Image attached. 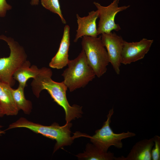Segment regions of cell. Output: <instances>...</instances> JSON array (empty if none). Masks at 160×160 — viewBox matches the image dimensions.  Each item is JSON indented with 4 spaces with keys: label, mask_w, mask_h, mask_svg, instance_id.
<instances>
[{
    "label": "cell",
    "mask_w": 160,
    "mask_h": 160,
    "mask_svg": "<svg viewBox=\"0 0 160 160\" xmlns=\"http://www.w3.org/2000/svg\"><path fill=\"white\" fill-rule=\"evenodd\" d=\"M39 70L36 65L31 66L30 61L27 60L15 72L13 77L19 82V86L25 88L27 81L31 78H35L38 74Z\"/></svg>",
    "instance_id": "5bb4252c"
},
{
    "label": "cell",
    "mask_w": 160,
    "mask_h": 160,
    "mask_svg": "<svg viewBox=\"0 0 160 160\" xmlns=\"http://www.w3.org/2000/svg\"><path fill=\"white\" fill-rule=\"evenodd\" d=\"M153 39L143 38L138 41H124L121 53V63L126 65L144 58L153 43Z\"/></svg>",
    "instance_id": "9c48e42d"
},
{
    "label": "cell",
    "mask_w": 160,
    "mask_h": 160,
    "mask_svg": "<svg viewBox=\"0 0 160 160\" xmlns=\"http://www.w3.org/2000/svg\"><path fill=\"white\" fill-rule=\"evenodd\" d=\"M4 115L0 105V117H1L4 116Z\"/></svg>",
    "instance_id": "7402d4cb"
},
{
    "label": "cell",
    "mask_w": 160,
    "mask_h": 160,
    "mask_svg": "<svg viewBox=\"0 0 160 160\" xmlns=\"http://www.w3.org/2000/svg\"><path fill=\"white\" fill-rule=\"evenodd\" d=\"M11 88L9 84L0 81V105L4 115H16L19 111L14 101Z\"/></svg>",
    "instance_id": "4fadbf2b"
},
{
    "label": "cell",
    "mask_w": 160,
    "mask_h": 160,
    "mask_svg": "<svg viewBox=\"0 0 160 160\" xmlns=\"http://www.w3.org/2000/svg\"><path fill=\"white\" fill-rule=\"evenodd\" d=\"M41 4L46 9L57 14L60 18L63 24L66 23L60 8L59 0H40Z\"/></svg>",
    "instance_id": "e0dca14e"
},
{
    "label": "cell",
    "mask_w": 160,
    "mask_h": 160,
    "mask_svg": "<svg viewBox=\"0 0 160 160\" xmlns=\"http://www.w3.org/2000/svg\"><path fill=\"white\" fill-rule=\"evenodd\" d=\"M72 126V124L70 122H66L65 125L63 126H60L56 123H53L50 126H45L22 117L10 124L5 130L16 128H25L36 133L55 140L56 143L54 149L53 153H54L60 148H63L64 146L71 145L76 138L84 136V135L77 133H75L73 137H71L70 129Z\"/></svg>",
    "instance_id": "7a4b0ae2"
},
{
    "label": "cell",
    "mask_w": 160,
    "mask_h": 160,
    "mask_svg": "<svg viewBox=\"0 0 160 160\" xmlns=\"http://www.w3.org/2000/svg\"><path fill=\"white\" fill-rule=\"evenodd\" d=\"M154 145L151 151L152 160H160V137L156 135L153 137Z\"/></svg>",
    "instance_id": "ac0fdd59"
},
{
    "label": "cell",
    "mask_w": 160,
    "mask_h": 160,
    "mask_svg": "<svg viewBox=\"0 0 160 160\" xmlns=\"http://www.w3.org/2000/svg\"><path fill=\"white\" fill-rule=\"evenodd\" d=\"M67 65L68 68L62 75L64 78V83L71 92L84 87L95 77V74L82 49L77 57L69 60Z\"/></svg>",
    "instance_id": "3957f363"
},
{
    "label": "cell",
    "mask_w": 160,
    "mask_h": 160,
    "mask_svg": "<svg viewBox=\"0 0 160 160\" xmlns=\"http://www.w3.org/2000/svg\"><path fill=\"white\" fill-rule=\"evenodd\" d=\"M70 27L65 25L59 49L50 62L49 66L53 68L62 69L67 65L68 52L70 45Z\"/></svg>",
    "instance_id": "7c38bea8"
},
{
    "label": "cell",
    "mask_w": 160,
    "mask_h": 160,
    "mask_svg": "<svg viewBox=\"0 0 160 160\" xmlns=\"http://www.w3.org/2000/svg\"><path fill=\"white\" fill-rule=\"evenodd\" d=\"M0 39L5 41L10 50L9 55L0 58V81L14 84L15 72L27 60V55L23 47L12 38L1 35Z\"/></svg>",
    "instance_id": "277c9868"
},
{
    "label": "cell",
    "mask_w": 160,
    "mask_h": 160,
    "mask_svg": "<svg viewBox=\"0 0 160 160\" xmlns=\"http://www.w3.org/2000/svg\"><path fill=\"white\" fill-rule=\"evenodd\" d=\"M24 89V88L19 86L17 89L12 88L11 91L15 103L18 110H22L25 114H29L32 111V103L30 101L26 99Z\"/></svg>",
    "instance_id": "2e32d148"
},
{
    "label": "cell",
    "mask_w": 160,
    "mask_h": 160,
    "mask_svg": "<svg viewBox=\"0 0 160 160\" xmlns=\"http://www.w3.org/2000/svg\"><path fill=\"white\" fill-rule=\"evenodd\" d=\"M154 145L153 137L137 142L125 157H115V160H151V151Z\"/></svg>",
    "instance_id": "8fae6325"
},
{
    "label": "cell",
    "mask_w": 160,
    "mask_h": 160,
    "mask_svg": "<svg viewBox=\"0 0 160 160\" xmlns=\"http://www.w3.org/2000/svg\"><path fill=\"white\" fill-rule=\"evenodd\" d=\"M81 45L89 64L96 76L100 77L106 73L109 63L108 54L101 36H83Z\"/></svg>",
    "instance_id": "5b68a950"
},
{
    "label": "cell",
    "mask_w": 160,
    "mask_h": 160,
    "mask_svg": "<svg viewBox=\"0 0 160 160\" xmlns=\"http://www.w3.org/2000/svg\"><path fill=\"white\" fill-rule=\"evenodd\" d=\"M76 15L78 26L74 41L76 42L79 38L84 36L97 37L98 34L96 21L98 17V11H92L87 16L83 17L78 14Z\"/></svg>",
    "instance_id": "30bf717a"
},
{
    "label": "cell",
    "mask_w": 160,
    "mask_h": 160,
    "mask_svg": "<svg viewBox=\"0 0 160 160\" xmlns=\"http://www.w3.org/2000/svg\"><path fill=\"white\" fill-rule=\"evenodd\" d=\"M39 0H31L30 3L31 5H37L39 4Z\"/></svg>",
    "instance_id": "ffe728a7"
},
{
    "label": "cell",
    "mask_w": 160,
    "mask_h": 160,
    "mask_svg": "<svg viewBox=\"0 0 160 160\" xmlns=\"http://www.w3.org/2000/svg\"><path fill=\"white\" fill-rule=\"evenodd\" d=\"M2 127L3 126L2 125H0V136L3 134H4V133H5V131H6L5 130H3L1 129L2 128Z\"/></svg>",
    "instance_id": "44dd1931"
},
{
    "label": "cell",
    "mask_w": 160,
    "mask_h": 160,
    "mask_svg": "<svg viewBox=\"0 0 160 160\" xmlns=\"http://www.w3.org/2000/svg\"><path fill=\"white\" fill-rule=\"evenodd\" d=\"M12 6L7 2L6 0H0V17H4L7 11L12 9Z\"/></svg>",
    "instance_id": "d6986e66"
},
{
    "label": "cell",
    "mask_w": 160,
    "mask_h": 160,
    "mask_svg": "<svg viewBox=\"0 0 160 160\" xmlns=\"http://www.w3.org/2000/svg\"><path fill=\"white\" fill-rule=\"evenodd\" d=\"M52 74L50 68L45 67L40 68L38 74L31 84L33 94L38 98L42 91L47 90L54 101L64 109L66 122L80 117L82 114V107L76 104L70 105L66 97L67 87L63 81L58 82L52 80Z\"/></svg>",
    "instance_id": "6da1fadb"
},
{
    "label": "cell",
    "mask_w": 160,
    "mask_h": 160,
    "mask_svg": "<svg viewBox=\"0 0 160 160\" xmlns=\"http://www.w3.org/2000/svg\"><path fill=\"white\" fill-rule=\"evenodd\" d=\"M76 156L80 159L89 160H113L115 157L113 153L104 152L94 144L89 143L87 145L85 152Z\"/></svg>",
    "instance_id": "9a60e30c"
},
{
    "label": "cell",
    "mask_w": 160,
    "mask_h": 160,
    "mask_svg": "<svg viewBox=\"0 0 160 160\" xmlns=\"http://www.w3.org/2000/svg\"><path fill=\"white\" fill-rule=\"evenodd\" d=\"M103 45L107 51L109 63L116 74L120 73L121 55L124 40L121 36L111 32L101 34Z\"/></svg>",
    "instance_id": "ba28073f"
},
{
    "label": "cell",
    "mask_w": 160,
    "mask_h": 160,
    "mask_svg": "<svg viewBox=\"0 0 160 160\" xmlns=\"http://www.w3.org/2000/svg\"><path fill=\"white\" fill-rule=\"evenodd\" d=\"M119 1L114 0L110 5L106 7L103 6L97 2H94L98 11L99 18L97 28L98 35L109 33L113 30L118 31L121 30L119 24L115 21V16L118 12L126 9L130 6L119 7Z\"/></svg>",
    "instance_id": "52a82bcc"
},
{
    "label": "cell",
    "mask_w": 160,
    "mask_h": 160,
    "mask_svg": "<svg viewBox=\"0 0 160 160\" xmlns=\"http://www.w3.org/2000/svg\"><path fill=\"white\" fill-rule=\"evenodd\" d=\"M113 108L108 111L107 119L103 123L102 127L96 130L95 134L92 136H89L91 141L98 149L104 152H107L111 146L118 149L123 147V139L131 137L136 134L127 131V132L115 133L110 126L111 119L114 113Z\"/></svg>",
    "instance_id": "8992f818"
}]
</instances>
